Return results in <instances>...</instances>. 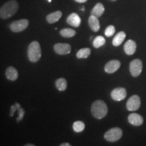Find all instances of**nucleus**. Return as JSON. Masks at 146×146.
<instances>
[{
	"label": "nucleus",
	"mask_w": 146,
	"mask_h": 146,
	"mask_svg": "<svg viewBox=\"0 0 146 146\" xmlns=\"http://www.w3.org/2000/svg\"><path fill=\"white\" fill-rule=\"evenodd\" d=\"M19 8L16 0H10L5 3L0 8V17L1 19H8L15 14Z\"/></svg>",
	"instance_id": "f257e3e1"
},
{
	"label": "nucleus",
	"mask_w": 146,
	"mask_h": 146,
	"mask_svg": "<svg viewBox=\"0 0 146 146\" xmlns=\"http://www.w3.org/2000/svg\"><path fill=\"white\" fill-rule=\"evenodd\" d=\"M91 114L97 119H102L108 114V107L102 100H96L92 104L91 108Z\"/></svg>",
	"instance_id": "f03ea898"
},
{
	"label": "nucleus",
	"mask_w": 146,
	"mask_h": 146,
	"mask_svg": "<svg viewBox=\"0 0 146 146\" xmlns=\"http://www.w3.org/2000/svg\"><path fill=\"white\" fill-rule=\"evenodd\" d=\"M27 55L29 61L31 62H36L41 57V50L39 43L33 41L30 43L28 47Z\"/></svg>",
	"instance_id": "7ed1b4c3"
},
{
	"label": "nucleus",
	"mask_w": 146,
	"mask_h": 146,
	"mask_svg": "<svg viewBox=\"0 0 146 146\" xmlns=\"http://www.w3.org/2000/svg\"><path fill=\"white\" fill-rule=\"evenodd\" d=\"M123 136V131L119 127H114L109 129L104 134V139L109 142H116Z\"/></svg>",
	"instance_id": "20e7f679"
},
{
	"label": "nucleus",
	"mask_w": 146,
	"mask_h": 146,
	"mask_svg": "<svg viewBox=\"0 0 146 146\" xmlns=\"http://www.w3.org/2000/svg\"><path fill=\"white\" fill-rule=\"evenodd\" d=\"M143 70V63L139 59H135L131 61L129 65V70L133 77H137L141 74Z\"/></svg>",
	"instance_id": "39448f33"
},
{
	"label": "nucleus",
	"mask_w": 146,
	"mask_h": 146,
	"mask_svg": "<svg viewBox=\"0 0 146 146\" xmlns=\"http://www.w3.org/2000/svg\"><path fill=\"white\" fill-rule=\"evenodd\" d=\"M29 21L27 19H21L12 22L10 25V29L14 33L23 31L29 26Z\"/></svg>",
	"instance_id": "423d86ee"
},
{
	"label": "nucleus",
	"mask_w": 146,
	"mask_h": 146,
	"mask_svg": "<svg viewBox=\"0 0 146 146\" xmlns=\"http://www.w3.org/2000/svg\"><path fill=\"white\" fill-rule=\"evenodd\" d=\"M141 106V99L137 95H133L130 97L127 102V109L129 111H136Z\"/></svg>",
	"instance_id": "0eeeda50"
},
{
	"label": "nucleus",
	"mask_w": 146,
	"mask_h": 146,
	"mask_svg": "<svg viewBox=\"0 0 146 146\" xmlns=\"http://www.w3.org/2000/svg\"><path fill=\"white\" fill-rule=\"evenodd\" d=\"M127 90L123 87H117L113 89L111 92V98L114 101L120 102L127 97Z\"/></svg>",
	"instance_id": "6e6552de"
},
{
	"label": "nucleus",
	"mask_w": 146,
	"mask_h": 146,
	"mask_svg": "<svg viewBox=\"0 0 146 146\" xmlns=\"http://www.w3.org/2000/svg\"><path fill=\"white\" fill-rule=\"evenodd\" d=\"M54 50L56 54L59 55H67L70 53L71 46L68 43H58L54 45Z\"/></svg>",
	"instance_id": "1a4fd4ad"
},
{
	"label": "nucleus",
	"mask_w": 146,
	"mask_h": 146,
	"mask_svg": "<svg viewBox=\"0 0 146 146\" xmlns=\"http://www.w3.org/2000/svg\"><path fill=\"white\" fill-rule=\"evenodd\" d=\"M120 62L117 60H112L109 61L105 65L104 70L108 74H112L116 72L120 67Z\"/></svg>",
	"instance_id": "9d476101"
},
{
	"label": "nucleus",
	"mask_w": 146,
	"mask_h": 146,
	"mask_svg": "<svg viewBox=\"0 0 146 146\" xmlns=\"http://www.w3.org/2000/svg\"><path fill=\"white\" fill-rule=\"evenodd\" d=\"M128 121L133 126L139 127L143 123V118L140 114L137 113H132L128 116Z\"/></svg>",
	"instance_id": "9b49d317"
},
{
	"label": "nucleus",
	"mask_w": 146,
	"mask_h": 146,
	"mask_svg": "<svg viewBox=\"0 0 146 146\" xmlns=\"http://www.w3.org/2000/svg\"><path fill=\"white\" fill-rule=\"evenodd\" d=\"M137 44L133 40L129 39L126 42L125 45H124V51L125 54L128 56H131L135 54L136 52Z\"/></svg>",
	"instance_id": "f8f14e48"
},
{
	"label": "nucleus",
	"mask_w": 146,
	"mask_h": 146,
	"mask_svg": "<svg viewBox=\"0 0 146 146\" xmlns=\"http://www.w3.org/2000/svg\"><path fill=\"white\" fill-rule=\"evenodd\" d=\"M66 22L68 25L74 27H78L81 23L80 16L76 13H71L66 18Z\"/></svg>",
	"instance_id": "ddd939ff"
},
{
	"label": "nucleus",
	"mask_w": 146,
	"mask_h": 146,
	"mask_svg": "<svg viewBox=\"0 0 146 146\" xmlns=\"http://www.w3.org/2000/svg\"><path fill=\"white\" fill-rule=\"evenodd\" d=\"M89 26L91 30L94 32L99 31L100 29V24L98 18L96 16L91 15L88 18Z\"/></svg>",
	"instance_id": "4468645a"
},
{
	"label": "nucleus",
	"mask_w": 146,
	"mask_h": 146,
	"mask_svg": "<svg viewBox=\"0 0 146 146\" xmlns=\"http://www.w3.org/2000/svg\"><path fill=\"white\" fill-rule=\"evenodd\" d=\"M5 76L8 80L12 81H14L18 77V72L15 68L12 66H10L7 68L5 70Z\"/></svg>",
	"instance_id": "2eb2a0df"
},
{
	"label": "nucleus",
	"mask_w": 146,
	"mask_h": 146,
	"mask_svg": "<svg viewBox=\"0 0 146 146\" xmlns=\"http://www.w3.org/2000/svg\"><path fill=\"white\" fill-rule=\"evenodd\" d=\"M105 11V8L104 5L102 3H98L95 5L91 12V15H94L97 16L98 18L101 17L103 15L104 12Z\"/></svg>",
	"instance_id": "dca6fc26"
},
{
	"label": "nucleus",
	"mask_w": 146,
	"mask_h": 146,
	"mask_svg": "<svg viewBox=\"0 0 146 146\" xmlns=\"http://www.w3.org/2000/svg\"><path fill=\"white\" fill-rule=\"evenodd\" d=\"M62 16V12L61 11H56V12L48 14L46 16V21L48 23L54 24L59 21Z\"/></svg>",
	"instance_id": "f3484780"
},
{
	"label": "nucleus",
	"mask_w": 146,
	"mask_h": 146,
	"mask_svg": "<svg viewBox=\"0 0 146 146\" xmlns=\"http://www.w3.org/2000/svg\"><path fill=\"white\" fill-rule=\"evenodd\" d=\"M126 38V34L125 32L120 31L115 35L114 39L112 40V44L115 47L119 46L123 43L124 40Z\"/></svg>",
	"instance_id": "a211bd4d"
},
{
	"label": "nucleus",
	"mask_w": 146,
	"mask_h": 146,
	"mask_svg": "<svg viewBox=\"0 0 146 146\" xmlns=\"http://www.w3.org/2000/svg\"><path fill=\"white\" fill-rule=\"evenodd\" d=\"M56 87L60 91H65L67 88V81L65 78H60L55 82Z\"/></svg>",
	"instance_id": "6ab92c4d"
},
{
	"label": "nucleus",
	"mask_w": 146,
	"mask_h": 146,
	"mask_svg": "<svg viewBox=\"0 0 146 146\" xmlns=\"http://www.w3.org/2000/svg\"><path fill=\"white\" fill-rule=\"evenodd\" d=\"M60 35L65 38H70L76 35V31L72 29L65 28L62 29L60 31Z\"/></svg>",
	"instance_id": "aec40b11"
},
{
	"label": "nucleus",
	"mask_w": 146,
	"mask_h": 146,
	"mask_svg": "<svg viewBox=\"0 0 146 146\" xmlns=\"http://www.w3.org/2000/svg\"><path fill=\"white\" fill-rule=\"evenodd\" d=\"M91 54V50L90 48L88 47H85V48H82L80 50H78L76 53V58L78 59H81V58H88Z\"/></svg>",
	"instance_id": "412c9836"
},
{
	"label": "nucleus",
	"mask_w": 146,
	"mask_h": 146,
	"mask_svg": "<svg viewBox=\"0 0 146 146\" xmlns=\"http://www.w3.org/2000/svg\"><path fill=\"white\" fill-rule=\"evenodd\" d=\"M106 43V39L104 36H98L95 38L93 41V45L95 48H99V47L103 46Z\"/></svg>",
	"instance_id": "4be33fe9"
},
{
	"label": "nucleus",
	"mask_w": 146,
	"mask_h": 146,
	"mask_svg": "<svg viewBox=\"0 0 146 146\" xmlns=\"http://www.w3.org/2000/svg\"><path fill=\"white\" fill-rule=\"evenodd\" d=\"M72 128L74 132L81 133L82 131H83L84 129H85V125L83 122L78 120V121L74 122L72 125Z\"/></svg>",
	"instance_id": "5701e85b"
},
{
	"label": "nucleus",
	"mask_w": 146,
	"mask_h": 146,
	"mask_svg": "<svg viewBox=\"0 0 146 146\" xmlns=\"http://www.w3.org/2000/svg\"><path fill=\"white\" fill-rule=\"evenodd\" d=\"M115 31H116V29H115L114 26L110 25V26H108L104 32L105 35L108 36V37H110V36H112L115 33Z\"/></svg>",
	"instance_id": "b1692460"
},
{
	"label": "nucleus",
	"mask_w": 146,
	"mask_h": 146,
	"mask_svg": "<svg viewBox=\"0 0 146 146\" xmlns=\"http://www.w3.org/2000/svg\"><path fill=\"white\" fill-rule=\"evenodd\" d=\"M17 111H18V117L16 118V121H17V123H19L20 121H21V120L23 119L24 116H25V110L21 107L19 108Z\"/></svg>",
	"instance_id": "393cba45"
},
{
	"label": "nucleus",
	"mask_w": 146,
	"mask_h": 146,
	"mask_svg": "<svg viewBox=\"0 0 146 146\" xmlns=\"http://www.w3.org/2000/svg\"><path fill=\"white\" fill-rule=\"evenodd\" d=\"M21 107V105H20V104H18V103H15L14 105H12L10 108V117L13 116L16 111L18 110V109Z\"/></svg>",
	"instance_id": "a878e982"
},
{
	"label": "nucleus",
	"mask_w": 146,
	"mask_h": 146,
	"mask_svg": "<svg viewBox=\"0 0 146 146\" xmlns=\"http://www.w3.org/2000/svg\"><path fill=\"white\" fill-rule=\"evenodd\" d=\"M74 1L77 3H85L86 1H87V0H74Z\"/></svg>",
	"instance_id": "bb28decb"
},
{
	"label": "nucleus",
	"mask_w": 146,
	"mask_h": 146,
	"mask_svg": "<svg viewBox=\"0 0 146 146\" xmlns=\"http://www.w3.org/2000/svg\"><path fill=\"white\" fill-rule=\"evenodd\" d=\"M60 146H70V144H69L68 143H63L60 144Z\"/></svg>",
	"instance_id": "cd10ccee"
},
{
	"label": "nucleus",
	"mask_w": 146,
	"mask_h": 146,
	"mask_svg": "<svg viewBox=\"0 0 146 146\" xmlns=\"http://www.w3.org/2000/svg\"><path fill=\"white\" fill-rule=\"evenodd\" d=\"M25 146H35L34 144H31V143H28V144H26Z\"/></svg>",
	"instance_id": "c85d7f7f"
},
{
	"label": "nucleus",
	"mask_w": 146,
	"mask_h": 146,
	"mask_svg": "<svg viewBox=\"0 0 146 146\" xmlns=\"http://www.w3.org/2000/svg\"><path fill=\"white\" fill-rule=\"evenodd\" d=\"M81 11H85V8H84V7H83V8L81 9Z\"/></svg>",
	"instance_id": "c756f323"
},
{
	"label": "nucleus",
	"mask_w": 146,
	"mask_h": 146,
	"mask_svg": "<svg viewBox=\"0 0 146 146\" xmlns=\"http://www.w3.org/2000/svg\"><path fill=\"white\" fill-rule=\"evenodd\" d=\"M47 1H48V2L51 3V2H52V0H47Z\"/></svg>",
	"instance_id": "7c9ffc66"
},
{
	"label": "nucleus",
	"mask_w": 146,
	"mask_h": 146,
	"mask_svg": "<svg viewBox=\"0 0 146 146\" xmlns=\"http://www.w3.org/2000/svg\"><path fill=\"white\" fill-rule=\"evenodd\" d=\"M111 1H116V0H111Z\"/></svg>",
	"instance_id": "2f4dec72"
}]
</instances>
